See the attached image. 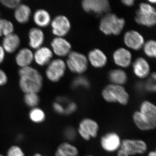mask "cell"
I'll return each instance as SVG.
<instances>
[{
    "label": "cell",
    "instance_id": "6da1fadb",
    "mask_svg": "<svg viewBox=\"0 0 156 156\" xmlns=\"http://www.w3.org/2000/svg\"><path fill=\"white\" fill-rule=\"evenodd\" d=\"M18 74L19 88L24 94L39 93L41 91L44 79L41 74L36 69L31 66L20 68Z\"/></svg>",
    "mask_w": 156,
    "mask_h": 156
},
{
    "label": "cell",
    "instance_id": "7a4b0ae2",
    "mask_svg": "<svg viewBox=\"0 0 156 156\" xmlns=\"http://www.w3.org/2000/svg\"><path fill=\"white\" fill-rule=\"evenodd\" d=\"M132 119L136 128L142 131L154 130L156 126V107L149 101L140 104L139 109L133 113Z\"/></svg>",
    "mask_w": 156,
    "mask_h": 156
},
{
    "label": "cell",
    "instance_id": "3957f363",
    "mask_svg": "<svg viewBox=\"0 0 156 156\" xmlns=\"http://www.w3.org/2000/svg\"><path fill=\"white\" fill-rule=\"evenodd\" d=\"M102 97L108 103L118 102L121 105H126L129 101V95L122 86L110 84L106 86L101 93Z\"/></svg>",
    "mask_w": 156,
    "mask_h": 156
},
{
    "label": "cell",
    "instance_id": "277c9868",
    "mask_svg": "<svg viewBox=\"0 0 156 156\" xmlns=\"http://www.w3.org/2000/svg\"><path fill=\"white\" fill-rule=\"evenodd\" d=\"M125 21L115 14H108L101 19L100 24L101 30L106 35H118L124 28Z\"/></svg>",
    "mask_w": 156,
    "mask_h": 156
},
{
    "label": "cell",
    "instance_id": "5b68a950",
    "mask_svg": "<svg viewBox=\"0 0 156 156\" xmlns=\"http://www.w3.org/2000/svg\"><path fill=\"white\" fill-rule=\"evenodd\" d=\"M99 126L98 123L91 118H86L81 120L79 124L77 134L86 141L95 138L98 135Z\"/></svg>",
    "mask_w": 156,
    "mask_h": 156
},
{
    "label": "cell",
    "instance_id": "8992f818",
    "mask_svg": "<svg viewBox=\"0 0 156 156\" xmlns=\"http://www.w3.org/2000/svg\"><path fill=\"white\" fill-rule=\"evenodd\" d=\"M135 20L138 24L152 27L156 21V13L154 8L147 3H141L136 12Z\"/></svg>",
    "mask_w": 156,
    "mask_h": 156
},
{
    "label": "cell",
    "instance_id": "52a82bcc",
    "mask_svg": "<svg viewBox=\"0 0 156 156\" xmlns=\"http://www.w3.org/2000/svg\"><path fill=\"white\" fill-rule=\"evenodd\" d=\"M66 70V64L60 58L52 59L47 65L45 75L48 80L57 83L64 76Z\"/></svg>",
    "mask_w": 156,
    "mask_h": 156
},
{
    "label": "cell",
    "instance_id": "ba28073f",
    "mask_svg": "<svg viewBox=\"0 0 156 156\" xmlns=\"http://www.w3.org/2000/svg\"><path fill=\"white\" fill-rule=\"evenodd\" d=\"M120 148L132 156L145 153L147 151L148 146L143 140L126 138L122 140Z\"/></svg>",
    "mask_w": 156,
    "mask_h": 156
},
{
    "label": "cell",
    "instance_id": "9c48e42d",
    "mask_svg": "<svg viewBox=\"0 0 156 156\" xmlns=\"http://www.w3.org/2000/svg\"><path fill=\"white\" fill-rule=\"evenodd\" d=\"M66 64L71 71L82 73L87 70L88 61L83 54L76 52H71L68 54Z\"/></svg>",
    "mask_w": 156,
    "mask_h": 156
},
{
    "label": "cell",
    "instance_id": "30bf717a",
    "mask_svg": "<svg viewBox=\"0 0 156 156\" xmlns=\"http://www.w3.org/2000/svg\"><path fill=\"white\" fill-rule=\"evenodd\" d=\"M122 141L121 137L118 133L111 131L101 136L100 139L101 146L107 152H114L120 149Z\"/></svg>",
    "mask_w": 156,
    "mask_h": 156
},
{
    "label": "cell",
    "instance_id": "8fae6325",
    "mask_svg": "<svg viewBox=\"0 0 156 156\" xmlns=\"http://www.w3.org/2000/svg\"><path fill=\"white\" fill-rule=\"evenodd\" d=\"M52 32L56 37H62L68 33L71 24L67 17L64 15H58L51 20L50 24Z\"/></svg>",
    "mask_w": 156,
    "mask_h": 156
},
{
    "label": "cell",
    "instance_id": "7c38bea8",
    "mask_svg": "<svg viewBox=\"0 0 156 156\" xmlns=\"http://www.w3.org/2000/svg\"><path fill=\"white\" fill-rule=\"evenodd\" d=\"M83 9L87 12L102 14L109 9V4L107 0H85L82 3Z\"/></svg>",
    "mask_w": 156,
    "mask_h": 156
},
{
    "label": "cell",
    "instance_id": "4fadbf2b",
    "mask_svg": "<svg viewBox=\"0 0 156 156\" xmlns=\"http://www.w3.org/2000/svg\"><path fill=\"white\" fill-rule=\"evenodd\" d=\"M50 45L53 53L61 57L68 55L71 49V46L69 42L61 37L54 38L51 42Z\"/></svg>",
    "mask_w": 156,
    "mask_h": 156
},
{
    "label": "cell",
    "instance_id": "5bb4252c",
    "mask_svg": "<svg viewBox=\"0 0 156 156\" xmlns=\"http://www.w3.org/2000/svg\"><path fill=\"white\" fill-rule=\"evenodd\" d=\"M28 44L30 49L37 50L43 46L44 42L45 35L42 29L33 27L29 30Z\"/></svg>",
    "mask_w": 156,
    "mask_h": 156
},
{
    "label": "cell",
    "instance_id": "9a60e30c",
    "mask_svg": "<svg viewBox=\"0 0 156 156\" xmlns=\"http://www.w3.org/2000/svg\"><path fill=\"white\" fill-rule=\"evenodd\" d=\"M53 55L51 48L43 46L36 50L34 53V61L39 66H44L50 63Z\"/></svg>",
    "mask_w": 156,
    "mask_h": 156
},
{
    "label": "cell",
    "instance_id": "2e32d148",
    "mask_svg": "<svg viewBox=\"0 0 156 156\" xmlns=\"http://www.w3.org/2000/svg\"><path fill=\"white\" fill-rule=\"evenodd\" d=\"M34 61V53L30 48H21L15 55V62L20 68L31 66Z\"/></svg>",
    "mask_w": 156,
    "mask_h": 156
},
{
    "label": "cell",
    "instance_id": "e0dca14e",
    "mask_svg": "<svg viewBox=\"0 0 156 156\" xmlns=\"http://www.w3.org/2000/svg\"><path fill=\"white\" fill-rule=\"evenodd\" d=\"M21 44L20 37L17 34L13 33L3 37L2 46L6 53H14L18 49Z\"/></svg>",
    "mask_w": 156,
    "mask_h": 156
},
{
    "label": "cell",
    "instance_id": "ac0fdd59",
    "mask_svg": "<svg viewBox=\"0 0 156 156\" xmlns=\"http://www.w3.org/2000/svg\"><path fill=\"white\" fill-rule=\"evenodd\" d=\"M124 41L128 47L134 50L140 49L144 43L142 36L139 33L134 30L129 31L125 34Z\"/></svg>",
    "mask_w": 156,
    "mask_h": 156
},
{
    "label": "cell",
    "instance_id": "d6986e66",
    "mask_svg": "<svg viewBox=\"0 0 156 156\" xmlns=\"http://www.w3.org/2000/svg\"><path fill=\"white\" fill-rule=\"evenodd\" d=\"M33 20L37 27L42 29L48 27L51 23V15L48 10L44 9H37L33 14Z\"/></svg>",
    "mask_w": 156,
    "mask_h": 156
},
{
    "label": "cell",
    "instance_id": "ffe728a7",
    "mask_svg": "<svg viewBox=\"0 0 156 156\" xmlns=\"http://www.w3.org/2000/svg\"><path fill=\"white\" fill-rule=\"evenodd\" d=\"M14 19L20 24H26L29 21L32 16V10L29 6L21 3L14 9Z\"/></svg>",
    "mask_w": 156,
    "mask_h": 156
},
{
    "label": "cell",
    "instance_id": "44dd1931",
    "mask_svg": "<svg viewBox=\"0 0 156 156\" xmlns=\"http://www.w3.org/2000/svg\"><path fill=\"white\" fill-rule=\"evenodd\" d=\"M113 58L115 63L119 66L127 67L131 64V53L124 48H120L115 51Z\"/></svg>",
    "mask_w": 156,
    "mask_h": 156
},
{
    "label": "cell",
    "instance_id": "7402d4cb",
    "mask_svg": "<svg viewBox=\"0 0 156 156\" xmlns=\"http://www.w3.org/2000/svg\"><path fill=\"white\" fill-rule=\"evenodd\" d=\"M89 58L92 65L96 68L103 67L107 61L105 54L101 50L97 49L89 52Z\"/></svg>",
    "mask_w": 156,
    "mask_h": 156
},
{
    "label": "cell",
    "instance_id": "603a6c76",
    "mask_svg": "<svg viewBox=\"0 0 156 156\" xmlns=\"http://www.w3.org/2000/svg\"><path fill=\"white\" fill-rule=\"evenodd\" d=\"M133 69L135 74L140 78L145 77L150 72V66L144 58H137L133 65Z\"/></svg>",
    "mask_w": 156,
    "mask_h": 156
},
{
    "label": "cell",
    "instance_id": "cb8c5ba5",
    "mask_svg": "<svg viewBox=\"0 0 156 156\" xmlns=\"http://www.w3.org/2000/svg\"><path fill=\"white\" fill-rule=\"evenodd\" d=\"M28 117L32 123L38 125L44 122L47 119V114L44 110L38 106L30 109Z\"/></svg>",
    "mask_w": 156,
    "mask_h": 156
},
{
    "label": "cell",
    "instance_id": "d4e9b609",
    "mask_svg": "<svg viewBox=\"0 0 156 156\" xmlns=\"http://www.w3.org/2000/svg\"><path fill=\"white\" fill-rule=\"evenodd\" d=\"M109 78L113 84L119 86L126 83L127 80L126 73L121 69L112 70L109 75Z\"/></svg>",
    "mask_w": 156,
    "mask_h": 156
},
{
    "label": "cell",
    "instance_id": "484cf974",
    "mask_svg": "<svg viewBox=\"0 0 156 156\" xmlns=\"http://www.w3.org/2000/svg\"><path fill=\"white\" fill-rule=\"evenodd\" d=\"M57 149L68 156H78L79 155L78 148L71 143L68 141L61 143Z\"/></svg>",
    "mask_w": 156,
    "mask_h": 156
},
{
    "label": "cell",
    "instance_id": "4316f807",
    "mask_svg": "<svg viewBox=\"0 0 156 156\" xmlns=\"http://www.w3.org/2000/svg\"><path fill=\"white\" fill-rule=\"evenodd\" d=\"M38 94L37 93L24 94L23 101L24 104L30 109L39 106L41 102V98Z\"/></svg>",
    "mask_w": 156,
    "mask_h": 156
},
{
    "label": "cell",
    "instance_id": "83f0119b",
    "mask_svg": "<svg viewBox=\"0 0 156 156\" xmlns=\"http://www.w3.org/2000/svg\"><path fill=\"white\" fill-rule=\"evenodd\" d=\"M14 26L11 20L0 18V37H4L14 33Z\"/></svg>",
    "mask_w": 156,
    "mask_h": 156
},
{
    "label": "cell",
    "instance_id": "f1b7e54d",
    "mask_svg": "<svg viewBox=\"0 0 156 156\" xmlns=\"http://www.w3.org/2000/svg\"><path fill=\"white\" fill-rule=\"evenodd\" d=\"M5 156H26L25 151L20 146L14 144L9 147L6 151Z\"/></svg>",
    "mask_w": 156,
    "mask_h": 156
},
{
    "label": "cell",
    "instance_id": "f546056e",
    "mask_svg": "<svg viewBox=\"0 0 156 156\" xmlns=\"http://www.w3.org/2000/svg\"><path fill=\"white\" fill-rule=\"evenodd\" d=\"M77 132L73 127L68 126L63 131V136L68 142L74 141L76 138Z\"/></svg>",
    "mask_w": 156,
    "mask_h": 156
},
{
    "label": "cell",
    "instance_id": "4dcf8cb0",
    "mask_svg": "<svg viewBox=\"0 0 156 156\" xmlns=\"http://www.w3.org/2000/svg\"><path fill=\"white\" fill-rule=\"evenodd\" d=\"M156 42L153 40L148 41L144 46V52L147 56L156 57Z\"/></svg>",
    "mask_w": 156,
    "mask_h": 156
},
{
    "label": "cell",
    "instance_id": "1f68e13d",
    "mask_svg": "<svg viewBox=\"0 0 156 156\" xmlns=\"http://www.w3.org/2000/svg\"><path fill=\"white\" fill-rule=\"evenodd\" d=\"M89 83L88 80L84 77L79 76L75 78L73 81L72 86L73 88L82 87L87 88L89 87Z\"/></svg>",
    "mask_w": 156,
    "mask_h": 156
},
{
    "label": "cell",
    "instance_id": "d6a6232c",
    "mask_svg": "<svg viewBox=\"0 0 156 156\" xmlns=\"http://www.w3.org/2000/svg\"><path fill=\"white\" fill-rule=\"evenodd\" d=\"M21 2L20 0H0V4L9 9H15Z\"/></svg>",
    "mask_w": 156,
    "mask_h": 156
},
{
    "label": "cell",
    "instance_id": "836d02e7",
    "mask_svg": "<svg viewBox=\"0 0 156 156\" xmlns=\"http://www.w3.org/2000/svg\"><path fill=\"white\" fill-rule=\"evenodd\" d=\"M65 106L63 105V104L60 103L56 101H54L52 105V108L53 111L58 115H65Z\"/></svg>",
    "mask_w": 156,
    "mask_h": 156
},
{
    "label": "cell",
    "instance_id": "e575fe53",
    "mask_svg": "<svg viewBox=\"0 0 156 156\" xmlns=\"http://www.w3.org/2000/svg\"><path fill=\"white\" fill-rule=\"evenodd\" d=\"M77 109V105L73 102L68 103L65 108V115H69L76 111Z\"/></svg>",
    "mask_w": 156,
    "mask_h": 156
},
{
    "label": "cell",
    "instance_id": "d590c367",
    "mask_svg": "<svg viewBox=\"0 0 156 156\" xmlns=\"http://www.w3.org/2000/svg\"><path fill=\"white\" fill-rule=\"evenodd\" d=\"M9 77L5 72L0 68V87H3L8 83Z\"/></svg>",
    "mask_w": 156,
    "mask_h": 156
},
{
    "label": "cell",
    "instance_id": "8d00e7d4",
    "mask_svg": "<svg viewBox=\"0 0 156 156\" xmlns=\"http://www.w3.org/2000/svg\"><path fill=\"white\" fill-rule=\"evenodd\" d=\"M150 80L148 81L145 85V89L147 91L150 92H154L156 91V85L153 83L154 80Z\"/></svg>",
    "mask_w": 156,
    "mask_h": 156
},
{
    "label": "cell",
    "instance_id": "74e56055",
    "mask_svg": "<svg viewBox=\"0 0 156 156\" xmlns=\"http://www.w3.org/2000/svg\"><path fill=\"white\" fill-rule=\"evenodd\" d=\"M6 52L4 48L0 45V65L3 63L5 58Z\"/></svg>",
    "mask_w": 156,
    "mask_h": 156
},
{
    "label": "cell",
    "instance_id": "f35d334b",
    "mask_svg": "<svg viewBox=\"0 0 156 156\" xmlns=\"http://www.w3.org/2000/svg\"><path fill=\"white\" fill-rule=\"evenodd\" d=\"M117 156H130L128 153L121 148L117 151Z\"/></svg>",
    "mask_w": 156,
    "mask_h": 156
},
{
    "label": "cell",
    "instance_id": "ab89813d",
    "mask_svg": "<svg viewBox=\"0 0 156 156\" xmlns=\"http://www.w3.org/2000/svg\"><path fill=\"white\" fill-rule=\"evenodd\" d=\"M122 2L126 5L131 6L134 5V0H124L122 1Z\"/></svg>",
    "mask_w": 156,
    "mask_h": 156
},
{
    "label": "cell",
    "instance_id": "60d3db41",
    "mask_svg": "<svg viewBox=\"0 0 156 156\" xmlns=\"http://www.w3.org/2000/svg\"><path fill=\"white\" fill-rule=\"evenodd\" d=\"M54 156H68L66 155L65 154L63 153L61 151L58 150V149H56V151L54 153Z\"/></svg>",
    "mask_w": 156,
    "mask_h": 156
},
{
    "label": "cell",
    "instance_id": "b9f144b4",
    "mask_svg": "<svg viewBox=\"0 0 156 156\" xmlns=\"http://www.w3.org/2000/svg\"><path fill=\"white\" fill-rule=\"evenodd\" d=\"M148 156H156V152L155 151H151L148 154Z\"/></svg>",
    "mask_w": 156,
    "mask_h": 156
},
{
    "label": "cell",
    "instance_id": "7bdbcfd3",
    "mask_svg": "<svg viewBox=\"0 0 156 156\" xmlns=\"http://www.w3.org/2000/svg\"><path fill=\"white\" fill-rule=\"evenodd\" d=\"M32 156H49L48 155H46L43 154L41 153H34V154Z\"/></svg>",
    "mask_w": 156,
    "mask_h": 156
},
{
    "label": "cell",
    "instance_id": "ee69618b",
    "mask_svg": "<svg viewBox=\"0 0 156 156\" xmlns=\"http://www.w3.org/2000/svg\"><path fill=\"white\" fill-rule=\"evenodd\" d=\"M149 2H151V3H155L156 2L155 1H149Z\"/></svg>",
    "mask_w": 156,
    "mask_h": 156
},
{
    "label": "cell",
    "instance_id": "f6af8a7d",
    "mask_svg": "<svg viewBox=\"0 0 156 156\" xmlns=\"http://www.w3.org/2000/svg\"><path fill=\"white\" fill-rule=\"evenodd\" d=\"M0 156H5V155L3 154L2 153H0Z\"/></svg>",
    "mask_w": 156,
    "mask_h": 156
},
{
    "label": "cell",
    "instance_id": "bcb514c9",
    "mask_svg": "<svg viewBox=\"0 0 156 156\" xmlns=\"http://www.w3.org/2000/svg\"><path fill=\"white\" fill-rule=\"evenodd\" d=\"M93 156L91 155H87V156Z\"/></svg>",
    "mask_w": 156,
    "mask_h": 156
}]
</instances>
